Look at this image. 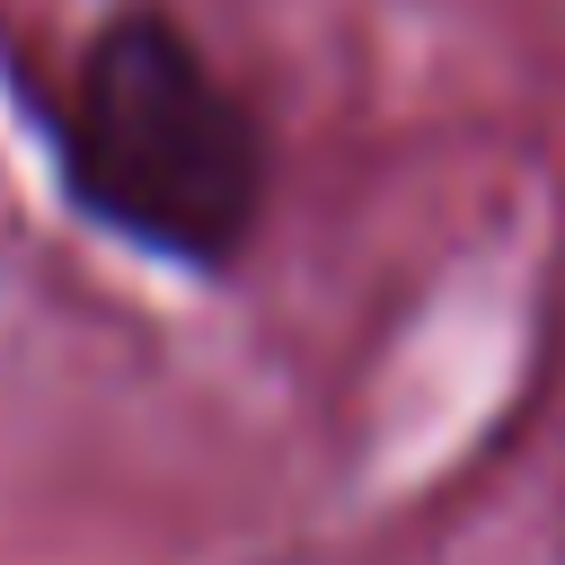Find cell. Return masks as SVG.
I'll return each instance as SVG.
<instances>
[{"label": "cell", "instance_id": "2", "mask_svg": "<svg viewBox=\"0 0 565 565\" xmlns=\"http://www.w3.org/2000/svg\"><path fill=\"white\" fill-rule=\"evenodd\" d=\"M556 565H565V539H556Z\"/></svg>", "mask_w": 565, "mask_h": 565}, {"label": "cell", "instance_id": "1", "mask_svg": "<svg viewBox=\"0 0 565 565\" xmlns=\"http://www.w3.org/2000/svg\"><path fill=\"white\" fill-rule=\"evenodd\" d=\"M53 185L88 230L168 274H230L265 221V124L159 0L106 9L53 79H26Z\"/></svg>", "mask_w": 565, "mask_h": 565}]
</instances>
